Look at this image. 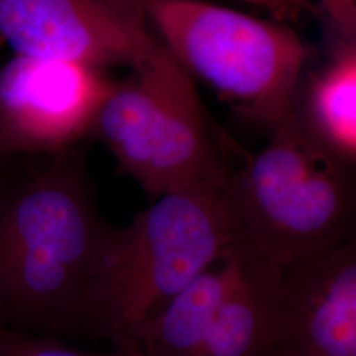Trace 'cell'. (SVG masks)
I'll use <instances>...</instances> for the list:
<instances>
[{"label": "cell", "mask_w": 356, "mask_h": 356, "mask_svg": "<svg viewBox=\"0 0 356 356\" xmlns=\"http://www.w3.org/2000/svg\"><path fill=\"white\" fill-rule=\"evenodd\" d=\"M79 143L0 181V314L7 329L88 337L86 310L111 229Z\"/></svg>", "instance_id": "cell-1"}, {"label": "cell", "mask_w": 356, "mask_h": 356, "mask_svg": "<svg viewBox=\"0 0 356 356\" xmlns=\"http://www.w3.org/2000/svg\"><path fill=\"white\" fill-rule=\"evenodd\" d=\"M245 157L226 189L238 241L284 269L354 238V165L327 151L297 108Z\"/></svg>", "instance_id": "cell-2"}, {"label": "cell", "mask_w": 356, "mask_h": 356, "mask_svg": "<svg viewBox=\"0 0 356 356\" xmlns=\"http://www.w3.org/2000/svg\"><path fill=\"white\" fill-rule=\"evenodd\" d=\"M238 242L226 189L170 191L113 227L86 310L89 338L132 337Z\"/></svg>", "instance_id": "cell-3"}, {"label": "cell", "mask_w": 356, "mask_h": 356, "mask_svg": "<svg viewBox=\"0 0 356 356\" xmlns=\"http://www.w3.org/2000/svg\"><path fill=\"white\" fill-rule=\"evenodd\" d=\"M89 139L113 153L119 169L152 200L188 188L227 189L235 170L194 79L164 45L114 81Z\"/></svg>", "instance_id": "cell-4"}, {"label": "cell", "mask_w": 356, "mask_h": 356, "mask_svg": "<svg viewBox=\"0 0 356 356\" xmlns=\"http://www.w3.org/2000/svg\"><path fill=\"white\" fill-rule=\"evenodd\" d=\"M141 1L166 51L243 120L270 132L294 111L312 51L291 26L201 0Z\"/></svg>", "instance_id": "cell-5"}, {"label": "cell", "mask_w": 356, "mask_h": 356, "mask_svg": "<svg viewBox=\"0 0 356 356\" xmlns=\"http://www.w3.org/2000/svg\"><path fill=\"white\" fill-rule=\"evenodd\" d=\"M0 42L102 70L138 69L163 47L141 0H0Z\"/></svg>", "instance_id": "cell-6"}, {"label": "cell", "mask_w": 356, "mask_h": 356, "mask_svg": "<svg viewBox=\"0 0 356 356\" xmlns=\"http://www.w3.org/2000/svg\"><path fill=\"white\" fill-rule=\"evenodd\" d=\"M113 83L99 67L15 54L0 66V163L89 140Z\"/></svg>", "instance_id": "cell-7"}, {"label": "cell", "mask_w": 356, "mask_h": 356, "mask_svg": "<svg viewBox=\"0 0 356 356\" xmlns=\"http://www.w3.org/2000/svg\"><path fill=\"white\" fill-rule=\"evenodd\" d=\"M281 342L301 356H356V243L296 261L279 279Z\"/></svg>", "instance_id": "cell-8"}, {"label": "cell", "mask_w": 356, "mask_h": 356, "mask_svg": "<svg viewBox=\"0 0 356 356\" xmlns=\"http://www.w3.org/2000/svg\"><path fill=\"white\" fill-rule=\"evenodd\" d=\"M239 244L238 276L200 332L191 356H268L281 342V269Z\"/></svg>", "instance_id": "cell-9"}, {"label": "cell", "mask_w": 356, "mask_h": 356, "mask_svg": "<svg viewBox=\"0 0 356 356\" xmlns=\"http://www.w3.org/2000/svg\"><path fill=\"white\" fill-rule=\"evenodd\" d=\"M296 108L327 151L355 166V41L339 40L330 61L300 90Z\"/></svg>", "instance_id": "cell-10"}, {"label": "cell", "mask_w": 356, "mask_h": 356, "mask_svg": "<svg viewBox=\"0 0 356 356\" xmlns=\"http://www.w3.org/2000/svg\"><path fill=\"white\" fill-rule=\"evenodd\" d=\"M0 356H144L134 337L113 342L107 353H90L63 343L56 337L35 335L22 331L0 330Z\"/></svg>", "instance_id": "cell-11"}, {"label": "cell", "mask_w": 356, "mask_h": 356, "mask_svg": "<svg viewBox=\"0 0 356 356\" xmlns=\"http://www.w3.org/2000/svg\"><path fill=\"white\" fill-rule=\"evenodd\" d=\"M314 6L331 23L339 40L355 41L356 0H301Z\"/></svg>", "instance_id": "cell-12"}, {"label": "cell", "mask_w": 356, "mask_h": 356, "mask_svg": "<svg viewBox=\"0 0 356 356\" xmlns=\"http://www.w3.org/2000/svg\"><path fill=\"white\" fill-rule=\"evenodd\" d=\"M256 7H261L277 20H297L302 13H317L318 10L301 0H239Z\"/></svg>", "instance_id": "cell-13"}, {"label": "cell", "mask_w": 356, "mask_h": 356, "mask_svg": "<svg viewBox=\"0 0 356 356\" xmlns=\"http://www.w3.org/2000/svg\"><path fill=\"white\" fill-rule=\"evenodd\" d=\"M268 356H301L298 353H296L291 346L286 343H280L275 346V348L268 354Z\"/></svg>", "instance_id": "cell-14"}, {"label": "cell", "mask_w": 356, "mask_h": 356, "mask_svg": "<svg viewBox=\"0 0 356 356\" xmlns=\"http://www.w3.org/2000/svg\"><path fill=\"white\" fill-rule=\"evenodd\" d=\"M3 329H7V326H6V322L1 317V314H0V330H3Z\"/></svg>", "instance_id": "cell-15"}]
</instances>
